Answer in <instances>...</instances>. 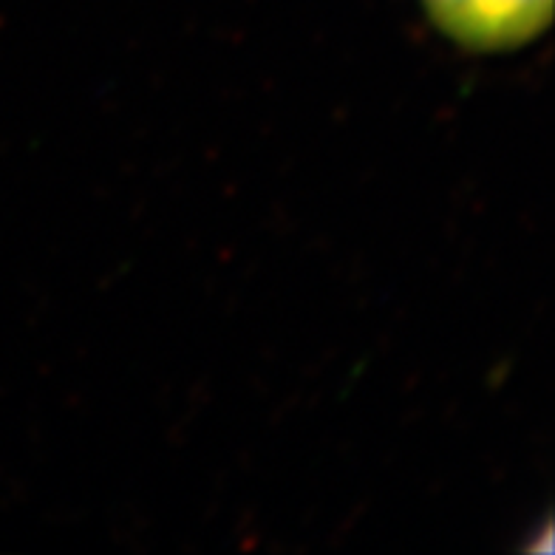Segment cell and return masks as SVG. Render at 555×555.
<instances>
[{"mask_svg": "<svg viewBox=\"0 0 555 555\" xmlns=\"http://www.w3.org/2000/svg\"><path fill=\"white\" fill-rule=\"evenodd\" d=\"M431 21L468 49H513L539 35L553 0H423Z\"/></svg>", "mask_w": 555, "mask_h": 555, "instance_id": "1", "label": "cell"}]
</instances>
